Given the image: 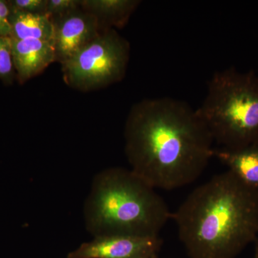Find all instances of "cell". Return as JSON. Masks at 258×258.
I'll use <instances>...</instances> for the list:
<instances>
[{"label": "cell", "mask_w": 258, "mask_h": 258, "mask_svg": "<svg viewBox=\"0 0 258 258\" xmlns=\"http://www.w3.org/2000/svg\"><path fill=\"white\" fill-rule=\"evenodd\" d=\"M124 136L131 170L155 189L191 184L214 157L213 139L197 109L174 98L134 106Z\"/></svg>", "instance_id": "1"}, {"label": "cell", "mask_w": 258, "mask_h": 258, "mask_svg": "<svg viewBox=\"0 0 258 258\" xmlns=\"http://www.w3.org/2000/svg\"><path fill=\"white\" fill-rule=\"evenodd\" d=\"M171 218L191 258H235L258 236V194L232 171L194 189Z\"/></svg>", "instance_id": "2"}, {"label": "cell", "mask_w": 258, "mask_h": 258, "mask_svg": "<svg viewBox=\"0 0 258 258\" xmlns=\"http://www.w3.org/2000/svg\"><path fill=\"white\" fill-rule=\"evenodd\" d=\"M172 214L160 195L131 169L108 168L93 178L83 206L93 237H157Z\"/></svg>", "instance_id": "3"}, {"label": "cell", "mask_w": 258, "mask_h": 258, "mask_svg": "<svg viewBox=\"0 0 258 258\" xmlns=\"http://www.w3.org/2000/svg\"><path fill=\"white\" fill-rule=\"evenodd\" d=\"M197 111L222 148L258 146V74L235 69L219 71Z\"/></svg>", "instance_id": "4"}, {"label": "cell", "mask_w": 258, "mask_h": 258, "mask_svg": "<svg viewBox=\"0 0 258 258\" xmlns=\"http://www.w3.org/2000/svg\"><path fill=\"white\" fill-rule=\"evenodd\" d=\"M128 51V43L113 30L99 34L62 64L66 78L84 89L116 82L125 74Z\"/></svg>", "instance_id": "5"}, {"label": "cell", "mask_w": 258, "mask_h": 258, "mask_svg": "<svg viewBox=\"0 0 258 258\" xmlns=\"http://www.w3.org/2000/svg\"><path fill=\"white\" fill-rule=\"evenodd\" d=\"M159 237L111 235L93 237L71 251L67 258H157Z\"/></svg>", "instance_id": "6"}, {"label": "cell", "mask_w": 258, "mask_h": 258, "mask_svg": "<svg viewBox=\"0 0 258 258\" xmlns=\"http://www.w3.org/2000/svg\"><path fill=\"white\" fill-rule=\"evenodd\" d=\"M52 19L55 61L62 64L70 60L99 35L96 15L79 9Z\"/></svg>", "instance_id": "7"}, {"label": "cell", "mask_w": 258, "mask_h": 258, "mask_svg": "<svg viewBox=\"0 0 258 258\" xmlns=\"http://www.w3.org/2000/svg\"><path fill=\"white\" fill-rule=\"evenodd\" d=\"M12 52L15 74L20 83L37 76L55 61L53 42L47 40L12 39Z\"/></svg>", "instance_id": "8"}, {"label": "cell", "mask_w": 258, "mask_h": 258, "mask_svg": "<svg viewBox=\"0 0 258 258\" xmlns=\"http://www.w3.org/2000/svg\"><path fill=\"white\" fill-rule=\"evenodd\" d=\"M214 157L258 194V146L240 149H215Z\"/></svg>", "instance_id": "9"}, {"label": "cell", "mask_w": 258, "mask_h": 258, "mask_svg": "<svg viewBox=\"0 0 258 258\" xmlns=\"http://www.w3.org/2000/svg\"><path fill=\"white\" fill-rule=\"evenodd\" d=\"M10 23L12 39L53 42L54 23L50 15L26 13L10 8Z\"/></svg>", "instance_id": "10"}, {"label": "cell", "mask_w": 258, "mask_h": 258, "mask_svg": "<svg viewBox=\"0 0 258 258\" xmlns=\"http://www.w3.org/2000/svg\"><path fill=\"white\" fill-rule=\"evenodd\" d=\"M139 3L134 0H86L82 1L81 5L88 13L104 19L110 25L121 27Z\"/></svg>", "instance_id": "11"}, {"label": "cell", "mask_w": 258, "mask_h": 258, "mask_svg": "<svg viewBox=\"0 0 258 258\" xmlns=\"http://www.w3.org/2000/svg\"><path fill=\"white\" fill-rule=\"evenodd\" d=\"M15 76L11 37L0 36V80L5 84L10 85Z\"/></svg>", "instance_id": "12"}, {"label": "cell", "mask_w": 258, "mask_h": 258, "mask_svg": "<svg viewBox=\"0 0 258 258\" xmlns=\"http://www.w3.org/2000/svg\"><path fill=\"white\" fill-rule=\"evenodd\" d=\"M79 0H47L46 13L52 17H60L79 9Z\"/></svg>", "instance_id": "13"}, {"label": "cell", "mask_w": 258, "mask_h": 258, "mask_svg": "<svg viewBox=\"0 0 258 258\" xmlns=\"http://www.w3.org/2000/svg\"><path fill=\"white\" fill-rule=\"evenodd\" d=\"M8 2L13 9L36 14H47V0H10Z\"/></svg>", "instance_id": "14"}, {"label": "cell", "mask_w": 258, "mask_h": 258, "mask_svg": "<svg viewBox=\"0 0 258 258\" xmlns=\"http://www.w3.org/2000/svg\"><path fill=\"white\" fill-rule=\"evenodd\" d=\"M10 6L7 0H0V36L10 37Z\"/></svg>", "instance_id": "15"}, {"label": "cell", "mask_w": 258, "mask_h": 258, "mask_svg": "<svg viewBox=\"0 0 258 258\" xmlns=\"http://www.w3.org/2000/svg\"><path fill=\"white\" fill-rule=\"evenodd\" d=\"M255 258H258V236L255 240Z\"/></svg>", "instance_id": "16"}]
</instances>
